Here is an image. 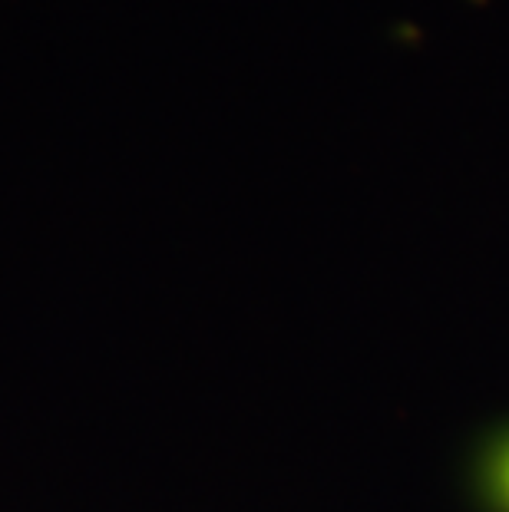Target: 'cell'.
<instances>
[{
	"instance_id": "1",
	"label": "cell",
	"mask_w": 509,
	"mask_h": 512,
	"mask_svg": "<svg viewBox=\"0 0 509 512\" xmlns=\"http://www.w3.org/2000/svg\"><path fill=\"white\" fill-rule=\"evenodd\" d=\"M476 493L483 512H509V427L486 440L476 460Z\"/></svg>"
}]
</instances>
